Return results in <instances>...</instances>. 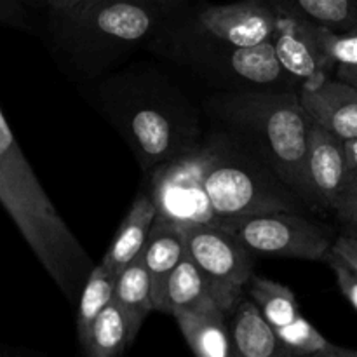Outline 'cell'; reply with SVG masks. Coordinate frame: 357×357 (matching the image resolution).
I'll list each match as a JSON object with an SVG mask.
<instances>
[{
    "label": "cell",
    "instance_id": "6da1fadb",
    "mask_svg": "<svg viewBox=\"0 0 357 357\" xmlns=\"http://www.w3.org/2000/svg\"><path fill=\"white\" fill-rule=\"evenodd\" d=\"M211 110L227 135L295 192L309 213L326 211L310 180L312 119L298 91H236L216 96Z\"/></svg>",
    "mask_w": 357,
    "mask_h": 357
},
{
    "label": "cell",
    "instance_id": "7a4b0ae2",
    "mask_svg": "<svg viewBox=\"0 0 357 357\" xmlns=\"http://www.w3.org/2000/svg\"><path fill=\"white\" fill-rule=\"evenodd\" d=\"M0 204L58 288L77 300L94 268L35 176L0 108Z\"/></svg>",
    "mask_w": 357,
    "mask_h": 357
},
{
    "label": "cell",
    "instance_id": "3957f363",
    "mask_svg": "<svg viewBox=\"0 0 357 357\" xmlns=\"http://www.w3.org/2000/svg\"><path fill=\"white\" fill-rule=\"evenodd\" d=\"M166 9L152 0H82L51 13V35L73 66L94 75L152 37Z\"/></svg>",
    "mask_w": 357,
    "mask_h": 357
},
{
    "label": "cell",
    "instance_id": "277c9868",
    "mask_svg": "<svg viewBox=\"0 0 357 357\" xmlns=\"http://www.w3.org/2000/svg\"><path fill=\"white\" fill-rule=\"evenodd\" d=\"M206 192L218 227L261 213L309 211L295 192L227 132L218 136Z\"/></svg>",
    "mask_w": 357,
    "mask_h": 357
},
{
    "label": "cell",
    "instance_id": "5b68a950",
    "mask_svg": "<svg viewBox=\"0 0 357 357\" xmlns=\"http://www.w3.org/2000/svg\"><path fill=\"white\" fill-rule=\"evenodd\" d=\"M173 54L209 75L232 80L237 91L300 89L279 63L272 40L251 47H232L197 30L190 37L174 38Z\"/></svg>",
    "mask_w": 357,
    "mask_h": 357
},
{
    "label": "cell",
    "instance_id": "8992f818",
    "mask_svg": "<svg viewBox=\"0 0 357 357\" xmlns=\"http://www.w3.org/2000/svg\"><path fill=\"white\" fill-rule=\"evenodd\" d=\"M218 150V136L199 143L194 150L153 169L152 192L157 216L180 229L192 225H218L213 213L206 173Z\"/></svg>",
    "mask_w": 357,
    "mask_h": 357
},
{
    "label": "cell",
    "instance_id": "52a82bcc",
    "mask_svg": "<svg viewBox=\"0 0 357 357\" xmlns=\"http://www.w3.org/2000/svg\"><path fill=\"white\" fill-rule=\"evenodd\" d=\"M223 229L230 230L253 253L309 261H324L337 239L330 225L295 211L246 216L225 223Z\"/></svg>",
    "mask_w": 357,
    "mask_h": 357
},
{
    "label": "cell",
    "instance_id": "ba28073f",
    "mask_svg": "<svg viewBox=\"0 0 357 357\" xmlns=\"http://www.w3.org/2000/svg\"><path fill=\"white\" fill-rule=\"evenodd\" d=\"M121 122L122 136L132 146L143 169H155L199 145L192 131L180 124V117L155 101L138 100L122 114Z\"/></svg>",
    "mask_w": 357,
    "mask_h": 357
},
{
    "label": "cell",
    "instance_id": "9c48e42d",
    "mask_svg": "<svg viewBox=\"0 0 357 357\" xmlns=\"http://www.w3.org/2000/svg\"><path fill=\"white\" fill-rule=\"evenodd\" d=\"M309 173L323 204L357 232V173L349 166L344 142L312 121Z\"/></svg>",
    "mask_w": 357,
    "mask_h": 357
},
{
    "label": "cell",
    "instance_id": "30bf717a",
    "mask_svg": "<svg viewBox=\"0 0 357 357\" xmlns=\"http://www.w3.org/2000/svg\"><path fill=\"white\" fill-rule=\"evenodd\" d=\"M183 234L187 253L201 271L220 291L239 302L253 275L251 251L230 230L218 225H192Z\"/></svg>",
    "mask_w": 357,
    "mask_h": 357
},
{
    "label": "cell",
    "instance_id": "8fae6325",
    "mask_svg": "<svg viewBox=\"0 0 357 357\" xmlns=\"http://www.w3.org/2000/svg\"><path fill=\"white\" fill-rule=\"evenodd\" d=\"M275 13V56L298 87L314 86L331 77L335 65L328 59L319 38V24L303 20L278 0H268Z\"/></svg>",
    "mask_w": 357,
    "mask_h": 357
},
{
    "label": "cell",
    "instance_id": "7c38bea8",
    "mask_svg": "<svg viewBox=\"0 0 357 357\" xmlns=\"http://www.w3.org/2000/svg\"><path fill=\"white\" fill-rule=\"evenodd\" d=\"M197 30L232 47H251L272 40L275 13L268 0H241L199 10Z\"/></svg>",
    "mask_w": 357,
    "mask_h": 357
},
{
    "label": "cell",
    "instance_id": "4fadbf2b",
    "mask_svg": "<svg viewBox=\"0 0 357 357\" xmlns=\"http://www.w3.org/2000/svg\"><path fill=\"white\" fill-rule=\"evenodd\" d=\"M298 96L316 124L342 142L357 138L356 86L331 75L319 84L300 87Z\"/></svg>",
    "mask_w": 357,
    "mask_h": 357
},
{
    "label": "cell",
    "instance_id": "5bb4252c",
    "mask_svg": "<svg viewBox=\"0 0 357 357\" xmlns=\"http://www.w3.org/2000/svg\"><path fill=\"white\" fill-rule=\"evenodd\" d=\"M229 310L218 302L201 303L173 314L188 347L199 357H232L234 345L227 324Z\"/></svg>",
    "mask_w": 357,
    "mask_h": 357
},
{
    "label": "cell",
    "instance_id": "9a60e30c",
    "mask_svg": "<svg viewBox=\"0 0 357 357\" xmlns=\"http://www.w3.org/2000/svg\"><path fill=\"white\" fill-rule=\"evenodd\" d=\"M218 302L223 309L232 312L237 302L220 291L211 279L201 271L190 255H185L183 260L174 267L171 275L167 278L166 286L160 293L159 300L153 305V310L166 312L173 316L181 309H192L206 302Z\"/></svg>",
    "mask_w": 357,
    "mask_h": 357
},
{
    "label": "cell",
    "instance_id": "2e32d148",
    "mask_svg": "<svg viewBox=\"0 0 357 357\" xmlns=\"http://www.w3.org/2000/svg\"><path fill=\"white\" fill-rule=\"evenodd\" d=\"M155 218L157 204L152 192H143L132 202L101 261L121 274L132 260L142 255Z\"/></svg>",
    "mask_w": 357,
    "mask_h": 357
},
{
    "label": "cell",
    "instance_id": "e0dca14e",
    "mask_svg": "<svg viewBox=\"0 0 357 357\" xmlns=\"http://www.w3.org/2000/svg\"><path fill=\"white\" fill-rule=\"evenodd\" d=\"M234 354L241 357H281L286 356L275 328L264 317L253 300L236 303L230 323Z\"/></svg>",
    "mask_w": 357,
    "mask_h": 357
},
{
    "label": "cell",
    "instance_id": "ac0fdd59",
    "mask_svg": "<svg viewBox=\"0 0 357 357\" xmlns=\"http://www.w3.org/2000/svg\"><path fill=\"white\" fill-rule=\"evenodd\" d=\"M185 255H187V243H185L183 229L157 216L145 248L139 255L152 279L153 305L159 300L167 278L174 271V267L183 260Z\"/></svg>",
    "mask_w": 357,
    "mask_h": 357
},
{
    "label": "cell",
    "instance_id": "d6986e66",
    "mask_svg": "<svg viewBox=\"0 0 357 357\" xmlns=\"http://www.w3.org/2000/svg\"><path fill=\"white\" fill-rule=\"evenodd\" d=\"M139 328L128 310L112 300L91 324L86 337L80 340L84 352L89 357H115L126 351L138 337Z\"/></svg>",
    "mask_w": 357,
    "mask_h": 357
},
{
    "label": "cell",
    "instance_id": "ffe728a7",
    "mask_svg": "<svg viewBox=\"0 0 357 357\" xmlns=\"http://www.w3.org/2000/svg\"><path fill=\"white\" fill-rule=\"evenodd\" d=\"M114 300L128 310L136 326L142 330L143 321L153 310L152 279L142 257L132 260L119 274Z\"/></svg>",
    "mask_w": 357,
    "mask_h": 357
},
{
    "label": "cell",
    "instance_id": "44dd1931",
    "mask_svg": "<svg viewBox=\"0 0 357 357\" xmlns=\"http://www.w3.org/2000/svg\"><path fill=\"white\" fill-rule=\"evenodd\" d=\"M119 274L107 264H98L87 275L86 284L79 296V310H77V335L79 342L89 331L101 310L114 300L115 286H117Z\"/></svg>",
    "mask_w": 357,
    "mask_h": 357
},
{
    "label": "cell",
    "instance_id": "7402d4cb",
    "mask_svg": "<svg viewBox=\"0 0 357 357\" xmlns=\"http://www.w3.org/2000/svg\"><path fill=\"white\" fill-rule=\"evenodd\" d=\"M246 289L265 319L274 328L286 326L300 316L295 293L281 282L253 274L246 284Z\"/></svg>",
    "mask_w": 357,
    "mask_h": 357
},
{
    "label": "cell",
    "instance_id": "603a6c76",
    "mask_svg": "<svg viewBox=\"0 0 357 357\" xmlns=\"http://www.w3.org/2000/svg\"><path fill=\"white\" fill-rule=\"evenodd\" d=\"M286 356H317V357H351L352 349L331 344L303 316L281 328H275Z\"/></svg>",
    "mask_w": 357,
    "mask_h": 357
},
{
    "label": "cell",
    "instance_id": "cb8c5ba5",
    "mask_svg": "<svg viewBox=\"0 0 357 357\" xmlns=\"http://www.w3.org/2000/svg\"><path fill=\"white\" fill-rule=\"evenodd\" d=\"M303 20L333 31L357 26V0H278Z\"/></svg>",
    "mask_w": 357,
    "mask_h": 357
},
{
    "label": "cell",
    "instance_id": "d4e9b609",
    "mask_svg": "<svg viewBox=\"0 0 357 357\" xmlns=\"http://www.w3.org/2000/svg\"><path fill=\"white\" fill-rule=\"evenodd\" d=\"M319 38L335 70L340 65H357V26L345 31L319 26Z\"/></svg>",
    "mask_w": 357,
    "mask_h": 357
},
{
    "label": "cell",
    "instance_id": "484cf974",
    "mask_svg": "<svg viewBox=\"0 0 357 357\" xmlns=\"http://www.w3.org/2000/svg\"><path fill=\"white\" fill-rule=\"evenodd\" d=\"M330 268L333 271L335 278H337L338 288H340L342 295L349 300L352 307L357 310V272L342 257H338L333 250L326 255L324 258Z\"/></svg>",
    "mask_w": 357,
    "mask_h": 357
},
{
    "label": "cell",
    "instance_id": "4316f807",
    "mask_svg": "<svg viewBox=\"0 0 357 357\" xmlns=\"http://www.w3.org/2000/svg\"><path fill=\"white\" fill-rule=\"evenodd\" d=\"M26 0H0V26L30 30Z\"/></svg>",
    "mask_w": 357,
    "mask_h": 357
},
{
    "label": "cell",
    "instance_id": "83f0119b",
    "mask_svg": "<svg viewBox=\"0 0 357 357\" xmlns=\"http://www.w3.org/2000/svg\"><path fill=\"white\" fill-rule=\"evenodd\" d=\"M331 250H333L338 257L344 258V260L357 272V234H354V230L349 234L337 236Z\"/></svg>",
    "mask_w": 357,
    "mask_h": 357
},
{
    "label": "cell",
    "instance_id": "f1b7e54d",
    "mask_svg": "<svg viewBox=\"0 0 357 357\" xmlns=\"http://www.w3.org/2000/svg\"><path fill=\"white\" fill-rule=\"evenodd\" d=\"M335 77L357 87V65H340L335 70Z\"/></svg>",
    "mask_w": 357,
    "mask_h": 357
},
{
    "label": "cell",
    "instance_id": "f546056e",
    "mask_svg": "<svg viewBox=\"0 0 357 357\" xmlns=\"http://www.w3.org/2000/svg\"><path fill=\"white\" fill-rule=\"evenodd\" d=\"M82 0H47L45 7L49 9V13H63V10L72 9V7H75Z\"/></svg>",
    "mask_w": 357,
    "mask_h": 357
},
{
    "label": "cell",
    "instance_id": "4dcf8cb0",
    "mask_svg": "<svg viewBox=\"0 0 357 357\" xmlns=\"http://www.w3.org/2000/svg\"><path fill=\"white\" fill-rule=\"evenodd\" d=\"M344 152H345V157H347L349 166H351L354 171H357V138L345 139Z\"/></svg>",
    "mask_w": 357,
    "mask_h": 357
},
{
    "label": "cell",
    "instance_id": "1f68e13d",
    "mask_svg": "<svg viewBox=\"0 0 357 357\" xmlns=\"http://www.w3.org/2000/svg\"><path fill=\"white\" fill-rule=\"evenodd\" d=\"M153 3H157V6H160L162 9H171L173 6H176L180 0H152Z\"/></svg>",
    "mask_w": 357,
    "mask_h": 357
},
{
    "label": "cell",
    "instance_id": "d6a6232c",
    "mask_svg": "<svg viewBox=\"0 0 357 357\" xmlns=\"http://www.w3.org/2000/svg\"><path fill=\"white\" fill-rule=\"evenodd\" d=\"M47 0H26L28 6H45Z\"/></svg>",
    "mask_w": 357,
    "mask_h": 357
},
{
    "label": "cell",
    "instance_id": "836d02e7",
    "mask_svg": "<svg viewBox=\"0 0 357 357\" xmlns=\"http://www.w3.org/2000/svg\"><path fill=\"white\" fill-rule=\"evenodd\" d=\"M351 357H357V351H352V356Z\"/></svg>",
    "mask_w": 357,
    "mask_h": 357
},
{
    "label": "cell",
    "instance_id": "e575fe53",
    "mask_svg": "<svg viewBox=\"0 0 357 357\" xmlns=\"http://www.w3.org/2000/svg\"><path fill=\"white\" fill-rule=\"evenodd\" d=\"M3 354H6V352H3V351H2V349H0V356H3Z\"/></svg>",
    "mask_w": 357,
    "mask_h": 357
},
{
    "label": "cell",
    "instance_id": "d590c367",
    "mask_svg": "<svg viewBox=\"0 0 357 357\" xmlns=\"http://www.w3.org/2000/svg\"><path fill=\"white\" fill-rule=\"evenodd\" d=\"M356 173H357V171H356Z\"/></svg>",
    "mask_w": 357,
    "mask_h": 357
}]
</instances>
